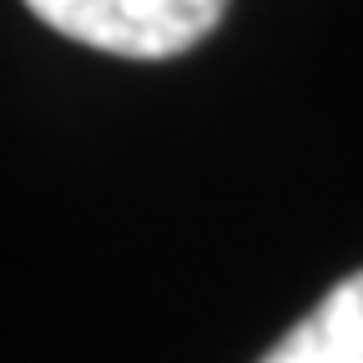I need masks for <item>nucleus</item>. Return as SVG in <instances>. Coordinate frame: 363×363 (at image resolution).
I'll return each mask as SVG.
<instances>
[{
  "label": "nucleus",
  "instance_id": "2",
  "mask_svg": "<svg viewBox=\"0 0 363 363\" xmlns=\"http://www.w3.org/2000/svg\"><path fill=\"white\" fill-rule=\"evenodd\" d=\"M257 363H363V272L328 288Z\"/></svg>",
  "mask_w": 363,
  "mask_h": 363
},
{
  "label": "nucleus",
  "instance_id": "1",
  "mask_svg": "<svg viewBox=\"0 0 363 363\" xmlns=\"http://www.w3.org/2000/svg\"><path fill=\"white\" fill-rule=\"evenodd\" d=\"M51 30L126 61H167L192 51L227 16V0H26Z\"/></svg>",
  "mask_w": 363,
  "mask_h": 363
}]
</instances>
